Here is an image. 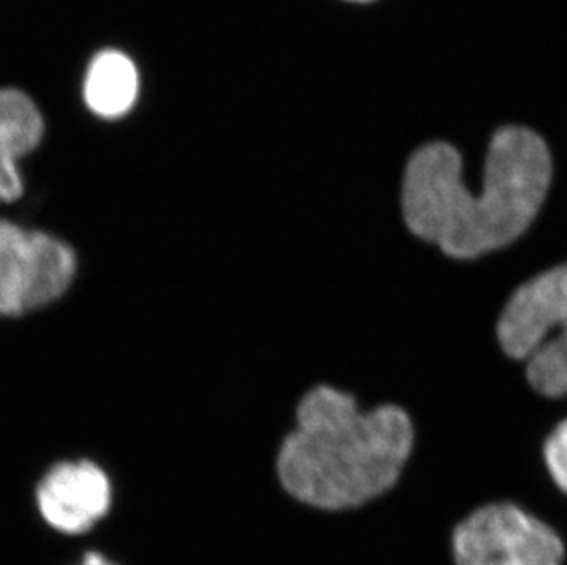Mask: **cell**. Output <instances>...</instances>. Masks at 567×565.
I'll use <instances>...</instances> for the list:
<instances>
[{"label":"cell","mask_w":567,"mask_h":565,"mask_svg":"<svg viewBox=\"0 0 567 565\" xmlns=\"http://www.w3.org/2000/svg\"><path fill=\"white\" fill-rule=\"evenodd\" d=\"M542 455L553 485L567 497V421L560 422L546 439Z\"/></svg>","instance_id":"9"},{"label":"cell","mask_w":567,"mask_h":565,"mask_svg":"<svg viewBox=\"0 0 567 565\" xmlns=\"http://www.w3.org/2000/svg\"><path fill=\"white\" fill-rule=\"evenodd\" d=\"M83 91L92 113L107 120L125 116L138 96V72L127 55L105 50L92 59Z\"/></svg>","instance_id":"8"},{"label":"cell","mask_w":567,"mask_h":565,"mask_svg":"<svg viewBox=\"0 0 567 565\" xmlns=\"http://www.w3.org/2000/svg\"><path fill=\"white\" fill-rule=\"evenodd\" d=\"M74 274V251L63 240L0 219V316L52 304Z\"/></svg>","instance_id":"5"},{"label":"cell","mask_w":567,"mask_h":565,"mask_svg":"<svg viewBox=\"0 0 567 565\" xmlns=\"http://www.w3.org/2000/svg\"><path fill=\"white\" fill-rule=\"evenodd\" d=\"M357 2H365V0H357Z\"/></svg>","instance_id":"11"},{"label":"cell","mask_w":567,"mask_h":565,"mask_svg":"<svg viewBox=\"0 0 567 565\" xmlns=\"http://www.w3.org/2000/svg\"><path fill=\"white\" fill-rule=\"evenodd\" d=\"M413 446L415 428L399 405L362 411L354 397L320 386L298 405L295 430L279 446L276 472L296 505L351 514L399 489Z\"/></svg>","instance_id":"2"},{"label":"cell","mask_w":567,"mask_h":565,"mask_svg":"<svg viewBox=\"0 0 567 565\" xmlns=\"http://www.w3.org/2000/svg\"><path fill=\"white\" fill-rule=\"evenodd\" d=\"M499 346L527 366L540 396L567 397V263L516 288L498 321Z\"/></svg>","instance_id":"3"},{"label":"cell","mask_w":567,"mask_h":565,"mask_svg":"<svg viewBox=\"0 0 567 565\" xmlns=\"http://www.w3.org/2000/svg\"><path fill=\"white\" fill-rule=\"evenodd\" d=\"M83 565H113L111 562L105 561L102 555H89L85 558V564Z\"/></svg>","instance_id":"10"},{"label":"cell","mask_w":567,"mask_h":565,"mask_svg":"<svg viewBox=\"0 0 567 565\" xmlns=\"http://www.w3.org/2000/svg\"><path fill=\"white\" fill-rule=\"evenodd\" d=\"M452 565H566L567 544L555 525L511 500L482 503L450 533Z\"/></svg>","instance_id":"4"},{"label":"cell","mask_w":567,"mask_h":565,"mask_svg":"<svg viewBox=\"0 0 567 565\" xmlns=\"http://www.w3.org/2000/svg\"><path fill=\"white\" fill-rule=\"evenodd\" d=\"M461 166L444 142L415 151L404 171L402 214L413 235L446 256L476 259L533 225L551 186V155L540 134L508 125L491 140L480 192L468 189Z\"/></svg>","instance_id":"1"},{"label":"cell","mask_w":567,"mask_h":565,"mask_svg":"<svg viewBox=\"0 0 567 565\" xmlns=\"http://www.w3.org/2000/svg\"><path fill=\"white\" fill-rule=\"evenodd\" d=\"M43 116L35 103L16 89L0 91V203L22 195L19 161L32 153L43 138Z\"/></svg>","instance_id":"7"},{"label":"cell","mask_w":567,"mask_h":565,"mask_svg":"<svg viewBox=\"0 0 567 565\" xmlns=\"http://www.w3.org/2000/svg\"><path fill=\"white\" fill-rule=\"evenodd\" d=\"M38 503L52 527L63 533H81L111 507V483L94 463H61L41 481Z\"/></svg>","instance_id":"6"}]
</instances>
